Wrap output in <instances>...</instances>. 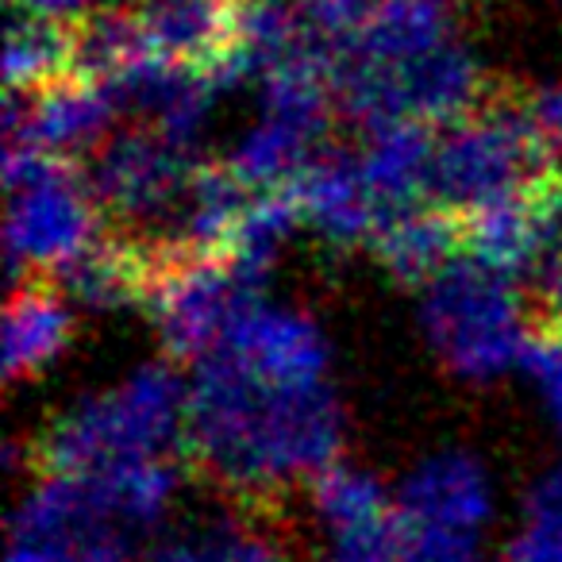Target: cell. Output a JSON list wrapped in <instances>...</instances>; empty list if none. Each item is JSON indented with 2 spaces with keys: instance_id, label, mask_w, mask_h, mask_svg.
<instances>
[{
  "instance_id": "cell-11",
  "label": "cell",
  "mask_w": 562,
  "mask_h": 562,
  "mask_svg": "<svg viewBox=\"0 0 562 562\" xmlns=\"http://www.w3.org/2000/svg\"><path fill=\"white\" fill-rule=\"evenodd\" d=\"M490 508L493 497L485 470L462 451L424 459L397 493V513L405 524L467 543H474L477 528L490 520Z\"/></svg>"
},
{
  "instance_id": "cell-19",
  "label": "cell",
  "mask_w": 562,
  "mask_h": 562,
  "mask_svg": "<svg viewBox=\"0 0 562 562\" xmlns=\"http://www.w3.org/2000/svg\"><path fill=\"white\" fill-rule=\"evenodd\" d=\"M313 508L331 539L362 536L393 520L397 505H390V493L374 474L355 467H328L313 482Z\"/></svg>"
},
{
  "instance_id": "cell-10",
  "label": "cell",
  "mask_w": 562,
  "mask_h": 562,
  "mask_svg": "<svg viewBox=\"0 0 562 562\" xmlns=\"http://www.w3.org/2000/svg\"><path fill=\"white\" fill-rule=\"evenodd\" d=\"M243 4L247 0H147L135 12L150 55L209 74L224 89L235 81Z\"/></svg>"
},
{
  "instance_id": "cell-15",
  "label": "cell",
  "mask_w": 562,
  "mask_h": 562,
  "mask_svg": "<svg viewBox=\"0 0 562 562\" xmlns=\"http://www.w3.org/2000/svg\"><path fill=\"white\" fill-rule=\"evenodd\" d=\"M155 258H158L155 243L97 239L55 281L66 297L81 301L89 308L143 305L150 290V273H155Z\"/></svg>"
},
{
  "instance_id": "cell-18",
  "label": "cell",
  "mask_w": 562,
  "mask_h": 562,
  "mask_svg": "<svg viewBox=\"0 0 562 562\" xmlns=\"http://www.w3.org/2000/svg\"><path fill=\"white\" fill-rule=\"evenodd\" d=\"M74 74V20L24 16L12 20L9 50H4V78L16 97L40 93Z\"/></svg>"
},
{
  "instance_id": "cell-23",
  "label": "cell",
  "mask_w": 562,
  "mask_h": 562,
  "mask_svg": "<svg viewBox=\"0 0 562 562\" xmlns=\"http://www.w3.org/2000/svg\"><path fill=\"white\" fill-rule=\"evenodd\" d=\"M520 367L531 378V385H536L547 416L562 428V331L539 328L536 336H528Z\"/></svg>"
},
{
  "instance_id": "cell-1",
  "label": "cell",
  "mask_w": 562,
  "mask_h": 562,
  "mask_svg": "<svg viewBox=\"0 0 562 562\" xmlns=\"http://www.w3.org/2000/svg\"><path fill=\"white\" fill-rule=\"evenodd\" d=\"M344 408L328 378L273 374L212 347L189 385L186 454L220 493L273 508L297 482L336 467Z\"/></svg>"
},
{
  "instance_id": "cell-14",
  "label": "cell",
  "mask_w": 562,
  "mask_h": 562,
  "mask_svg": "<svg viewBox=\"0 0 562 562\" xmlns=\"http://www.w3.org/2000/svg\"><path fill=\"white\" fill-rule=\"evenodd\" d=\"M370 243L393 281L431 285L454 262V250H462V216L439 204H416L385 216Z\"/></svg>"
},
{
  "instance_id": "cell-13",
  "label": "cell",
  "mask_w": 562,
  "mask_h": 562,
  "mask_svg": "<svg viewBox=\"0 0 562 562\" xmlns=\"http://www.w3.org/2000/svg\"><path fill=\"white\" fill-rule=\"evenodd\" d=\"M66 301L70 297L58 290L55 278H27L24 285H12L9 313H4V378L9 382L40 374L66 351L74 331Z\"/></svg>"
},
{
  "instance_id": "cell-16",
  "label": "cell",
  "mask_w": 562,
  "mask_h": 562,
  "mask_svg": "<svg viewBox=\"0 0 562 562\" xmlns=\"http://www.w3.org/2000/svg\"><path fill=\"white\" fill-rule=\"evenodd\" d=\"M431 158H436V139L424 124H390L367 132L359 162L382 220L424 204L431 186Z\"/></svg>"
},
{
  "instance_id": "cell-22",
  "label": "cell",
  "mask_w": 562,
  "mask_h": 562,
  "mask_svg": "<svg viewBox=\"0 0 562 562\" xmlns=\"http://www.w3.org/2000/svg\"><path fill=\"white\" fill-rule=\"evenodd\" d=\"M513 562H562V462H554L528 493Z\"/></svg>"
},
{
  "instance_id": "cell-8",
  "label": "cell",
  "mask_w": 562,
  "mask_h": 562,
  "mask_svg": "<svg viewBox=\"0 0 562 562\" xmlns=\"http://www.w3.org/2000/svg\"><path fill=\"white\" fill-rule=\"evenodd\" d=\"M562 239V170H547L531 186L462 216V255L505 278L536 273Z\"/></svg>"
},
{
  "instance_id": "cell-24",
  "label": "cell",
  "mask_w": 562,
  "mask_h": 562,
  "mask_svg": "<svg viewBox=\"0 0 562 562\" xmlns=\"http://www.w3.org/2000/svg\"><path fill=\"white\" fill-rule=\"evenodd\" d=\"M536 313L539 328L562 331V239L536 270Z\"/></svg>"
},
{
  "instance_id": "cell-17",
  "label": "cell",
  "mask_w": 562,
  "mask_h": 562,
  "mask_svg": "<svg viewBox=\"0 0 562 562\" xmlns=\"http://www.w3.org/2000/svg\"><path fill=\"white\" fill-rule=\"evenodd\" d=\"M266 513L273 508L235 505L232 513L196 520L162 539L150 562H290L281 536L266 524Z\"/></svg>"
},
{
  "instance_id": "cell-6",
  "label": "cell",
  "mask_w": 562,
  "mask_h": 562,
  "mask_svg": "<svg viewBox=\"0 0 562 562\" xmlns=\"http://www.w3.org/2000/svg\"><path fill=\"white\" fill-rule=\"evenodd\" d=\"M258 290L262 281H255L227 255L158 247L143 308L173 359L201 362L227 336V328L250 305H258Z\"/></svg>"
},
{
  "instance_id": "cell-9",
  "label": "cell",
  "mask_w": 562,
  "mask_h": 562,
  "mask_svg": "<svg viewBox=\"0 0 562 562\" xmlns=\"http://www.w3.org/2000/svg\"><path fill=\"white\" fill-rule=\"evenodd\" d=\"M116 112L120 101L109 86L70 74L40 93H27L24 101L12 97L9 143H32L47 155L74 162L81 155H97L109 143Z\"/></svg>"
},
{
  "instance_id": "cell-5",
  "label": "cell",
  "mask_w": 562,
  "mask_h": 562,
  "mask_svg": "<svg viewBox=\"0 0 562 562\" xmlns=\"http://www.w3.org/2000/svg\"><path fill=\"white\" fill-rule=\"evenodd\" d=\"M420 321L439 362L467 382L505 374L528 347L524 301L513 293V278L474 262L470 255L454 258L431 281Z\"/></svg>"
},
{
  "instance_id": "cell-4",
  "label": "cell",
  "mask_w": 562,
  "mask_h": 562,
  "mask_svg": "<svg viewBox=\"0 0 562 562\" xmlns=\"http://www.w3.org/2000/svg\"><path fill=\"white\" fill-rule=\"evenodd\" d=\"M9 181V258L12 278H58L74 258L97 243L101 204L93 186L32 143H9L4 150Z\"/></svg>"
},
{
  "instance_id": "cell-7",
  "label": "cell",
  "mask_w": 562,
  "mask_h": 562,
  "mask_svg": "<svg viewBox=\"0 0 562 562\" xmlns=\"http://www.w3.org/2000/svg\"><path fill=\"white\" fill-rule=\"evenodd\" d=\"M193 178V147H181L158 127L143 124L97 150L89 186L109 220L147 235H155V227L166 224L173 239ZM170 239L162 247H170Z\"/></svg>"
},
{
  "instance_id": "cell-12",
  "label": "cell",
  "mask_w": 562,
  "mask_h": 562,
  "mask_svg": "<svg viewBox=\"0 0 562 562\" xmlns=\"http://www.w3.org/2000/svg\"><path fill=\"white\" fill-rule=\"evenodd\" d=\"M301 204V220L324 243L347 250L370 243L382 227V209L367 186V173L355 155H316L297 178L290 181Z\"/></svg>"
},
{
  "instance_id": "cell-26",
  "label": "cell",
  "mask_w": 562,
  "mask_h": 562,
  "mask_svg": "<svg viewBox=\"0 0 562 562\" xmlns=\"http://www.w3.org/2000/svg\"><path fill=\"white\" fill-rule=\"evenodd\" d=\"M24 12H35V16H55V20H74L81 16L86 0H20Z\"/></svg>"
},
{
  "instance_id": "cell-3",
  "label": "cell",
  "mask_w": 562,
  "mask_h": 562,
  "mask_svg": "<svg viewBox=\"0 0 562 562\" xmlns=\"http://www.w3.org/2000/svg\"><path fill=\"white\" fill-rule=\"evenodd\" d=\"M547 170H554V155L539 139L524 97L493 86L470 116L447 124L436 139L428 196L454 216H470Z\"/></svg>"
},
{
  "instance_id": "cell-20",
  "label": "cell",
  "mask_w": 562,
  "mask_h": 562,
  "mask_svg": "<svg viewBox=\"0 0 562 562\" xmlns=\"http://www.w3.org/2000/svg\"><path fill=\"white\" fill-rule=\"evenodd\" d=\"M474 543L413 528L393 513L390 524L362 536L331 539L328 562H474Z\"/></svg>"
},
{
  "instance_id": "cell-25",
  "label": "cell",
  "mask_w": 562,
  "mask_h": 562,
  "mask_svg": "<svg viewBox=\"0 0 562 562\" xmlns=\"http://www.w3.org/2000/svg\"><path fill=\"white\" fill-rule=\"evenodd\" d=\"M524 104H528V116H531V124H536L543 147L551 150V155H559L562 150V81L559 86L536 89L531 97H524Z\"/></svg>"
},
{
  "instance_id": "cell-2",
  "label": "cell",
  "mask_w": 562,
  "mask_h": 562,
  "mask_svg": "<svg viewBox=\"0 0 562 562\" xmlns=\"http://www.w3.org/2000/svg\"><path fill=\"white\" fill-rule=\"evenodd\" d=\"M189 385L170 367H143L101 397L63 413L27 451L40 477H93L186 447Z\"/></svg>"
},
{
  "instance_id": "cell-21",
  "label": "cell",
  "mask_w": 562,
  "mask_h": 562,
  "mask_svg": "<svg viewBox=\"0 0 562 562\" xmlns=\"http://www.w3.org/2000/svg\"><path fill=\"white\" fill-rule=\"evenodd\" d=\"M297 224H305V220H301V204L290 186L258 193L255 201L247 204V212H243L239 227H235L224 255L232 258V262H239L255 281H266L273 258H278V250L285 247V239H290Z\"/></svg>"
}]
</instances>
